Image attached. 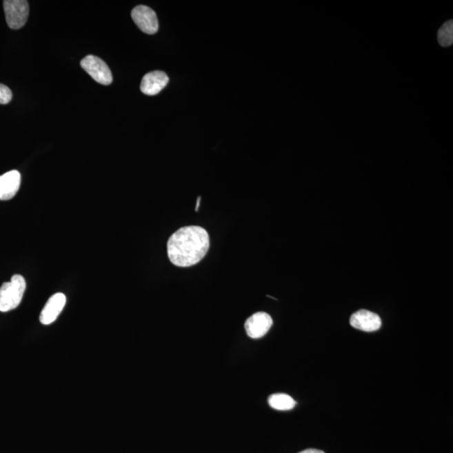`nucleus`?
I'll list each match as a JSON object with an SVG mask.
<instances>
[{
	"label": "nucleus",
	"instance_id": "obj_1",
	"mask_svg": "<svg viewBox=\"0 0 453 453\" xmlns=\"http://www.w3.org/2000/svg\"><path fill=\"white\" fill-rule=\"evenodd\" d=\"M210 240L206 230L200 226L180 228L168 243L170 261L178 267H190L199 263L207 254Z\"/></svg>",
	"mask_w": 453,
	"mask_h": 453
},
{
	"label": "nucleus",
	"instance_id": "obj_2",
	"mask_svg": "<svg viewBox=\"0 0 453 453\" xmlns=\"http://www.w3.org/2000/svg\"><path fill=\"white\" fill-rule=\"evenodd\" d=\"M26 288L25 278L14 274L10 282H6L0 288V312H7L19 307Z\"/></svg>",
	"mask_w": 453,
	"mask_h": 453
},
{
	"label": "nucleus",
	"instance_id": "obj_3",
	"mask_svg": "<svg viewBox=\"0 0 453 453\" xmlns=\"http://www.w3.org/2000/svg\"><path fill=\"white\" fill-rule=\"evenodd\" d=\"M8 26L19 30L26 25L29 17V3L26 0H6L3 1Z\"/></svg>",
	"mask_w": 453,
	"mask_h": 453
},
{
	"label": "nucleus",
	"instance_id": "obj_4",
	"mask_svg": "<svg viewBox=\"0 0 453 453\" xmlns=\"http://www.w3.org/2000/svg\"><path fill=\"white\" fill-rule=\"evenodd\" d=\"M81 67L88 73L92 79L102 85L113 83V75L108 65L99 57L89 55L81 61Z\"/></svg>",
	"mask_w": 453,
	"mask_h": 453
},
{
	"label": "nucleus",
	"instance_id": "obj_5",
	"mask_svg": "<svg viewBox=\"0 0 453 453\" xmlns=\"http://www.w3.org/2000/svg\"><path fill=\"white\" fill-rule=\"evenodd\" d=\"M133 21L143 32L153 34L157 32L159 22L156 12L150 7L139 6L131 12Z\"/></svg>",
	"mask_w": 453,
	"mask_h": 453
},
{
	"label": "nucleus",
	"instance_id": "obj_6",
	"mask_svg": "<svg viewBox=\"0 0 453 453\" xmlns=\"http://www.w3.org/2000/svg\"><path fill=\"white\" fill-rule=\"evenodd\" d=\"M273 325V320L266 312H257L245 321L246 334L251 339H258L264 336Z\"/></svg>",
	"mask_w": 453,
	"mask_h": 453
},
{
	"label": "nucleus",
	"instance_id": "obj_7",
	"mask_svg": "<svg viewBox=\"0 0 453 453\" xmlns=\"http://www.w3.org/2000/svg\"><path fill=\"white\" fill-rule=\"evenodd\" d=\"M350 324L352 328L363 332H375L381 328V317L367 310H360L352 315Z\"/></svg>",
	"mask_w": 453,
	"mask_h": 453
},
{
	"label": "nucleus",
	"instance_id": "obj_8",
	"mask_svg": "<svg viewBox=\"0 0 453 453\" xmlns=\"http://www.w3.org/2000/svg\"><path fill=\"white\" fill-rule=\"evenodd\" d=\"M169 77L164 72L154 71L147 73L143 77L141 90L143 94L149 96L157 95L166 87Z\"/></svg>",
	"mask_w": 453,
	"mask_h": 453
},
{
	"label": "nucleus",
	"instance_id": "obj_9",
	"mask_svg": "<svg viewBox=\"0 0 453 453\" xmlns=\"http://www.w3.org/2000/svg\"><path fill=\"white\" fill-rule=\"evenodd\" d=\"M67 302V297L63 293H57L50 298L42 310L40 321L42 324L50 325L54 323L63 312Z\"/></svg>",
	"mask_w": 453,
	"mask_h": 453
},
{
	"label": "nucleus",
	"instance_id": "obj_10",
	"mask_svg": "<svg viewBox=\"0 0 453 453\" xmlns=\"http://www.w3.org/2000/svg\"><path fill=\"white\" fill-rule=\"evenodd\" d=\"M21 177L17 170H10L0 176V200L12 199L21 185Z\"/></svg>",
	"mask_w": 453,
	"mask_h": 453
},
{
	"label": "nucleus",
	"instance_id": "obj_11",
	"mask_svg": "<svg viewBox=\"0 0 453 453\" xmlns=\"http://www.w3.org/2000/svg\"><path fill=\"white\" fill-rule=\"evenodd\" d=\"M270 407L277 410H289L295 407L296 402L285 394H274L269 397Z\"/></svg>",
	"mask_w": 453,
	"mask_h": 453
},
{
	"label": "nucleus",
	"instance_id": "obj_12",
	"mask_svg": "<svg viewBox=\"0 0 453 453\" xmlns=\"http://www.w3.org/2000/svg\"><path fill=\"white\" fill-rule=\"evenodd\" d=\"M439 44L444 48L450 46L453 43V21H448L441 26L439 34Z\"/></svg>",
	"mask_w": 453,
	"mask_h": 453
},
{
	"label": "nucleus",
	"instance_id": "obj_13",
	"mask_svg": "<svg viewBox=\"0 0 453 453\" xmlns=\"http://www.w3.org/2000/svg\"><path fill=\"white\" fill-rule=\"evenodd\" d=\"M12 92L6 85L0 83V104H7L12 100Z\"/></svg>",
	"mask_w": 453,
	"mask_h": 453
},
{
	"label": "nucleus",
	"instance_id": "obj_14",
	"mask_svg": "<svg viewBox=\"0 0 453 453\" xmlns=\"http://www.w3.org/2000/svg\"><path fill=\"white\" fill-rule=\"evenodd\" d=\"M299 453H325V452L321 450H317V449H307V450L302 451Z\"/></svg>",
	"mask_w": 453,
	"mask_h": 453
},
{
	"label": "nucleus",
	"instance_id": "obj_15",
	"mask_svg": "<svg viewBox=\"0 0 453 453\" xmlns=\"http://www.w3.org/2000/svg\"><path fill=\"white\" fill-rule=\"evenodd\" d=\"M200 201H201V197H199V199H197V208H196V211L199 210V205H200Z\"/></svg>",
	"mask_w": 453,
	"mask_h": 453
}]
</instances>
